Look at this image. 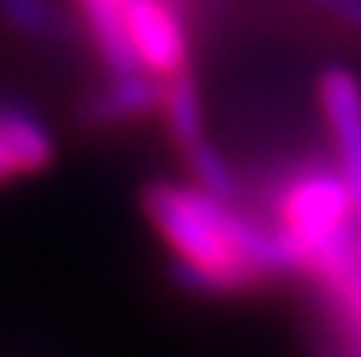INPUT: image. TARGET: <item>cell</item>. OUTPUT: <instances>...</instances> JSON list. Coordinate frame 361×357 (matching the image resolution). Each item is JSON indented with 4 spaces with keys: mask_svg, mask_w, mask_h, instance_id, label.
Returning <instances> with one entry per match:
<instances>
[{
    "mask_svg": "<svg viewBox=\"0 0 361 357\" xmlns=\"http://www.w3.org/2000/svg\"><path fill=\"white\" fill-rule=\"evenodd\" d=\"M179 154H183V165H186L193 186H200L204 193L221 196V200H239V193H242L239 175H235V168L228 165V158L218 151V144L211 137L190 144Z\"/></svg>",
    "mask_w": 361,
    "mask_h": 357,
    "instance_id": "obj_9",
    "label": "cell"
},
{
    "mask_svg": "<svg viewBox=\"0 0 361 357\" xmlns=\"http://www.w3.org/2000/svg\"><path fill=\"white\" fill-rule=\"evenodd\" d=\"M305 4H312L316 11H323L334 21H341L348 32L361 35V0H305Z\"/></svg>",
    "mask_w": 361,
    "mask_h": 357,
    "instance_id": "obj_11",
    "label": "cell"
},
{
    "mask_svg": "<svg viewBox=\"0 0 361 357\" xmlns=\"http://www.w3.org/2000/svg\"><path fill=\"white\" fill-rule=\"evenodd\" d=\"M179 4H183V7H186V0H179Z\"/></svg>",
    "mask_w": 361,
    "mask_h": 357,
    "instance_id": "obj_13",
    "label": "cell"
},
{
    "mask_svg": "<svg viewBox=\"0 0 361 357\" xmlns=\"http://www.w3.org/2000/svg\"><path fill=\"white\" fill-rule=\"evenodd\" d=\"M14 179H21V168L14 165V158H11L7 147L0 144V182H14Z\"/></svg>",
    "mask_w": 361,
    "mask_h": 357,
    "instance_id": "obj_12",
    "label": "cell"
},
{
    "mask_svg": "<svg viewBox=\"0 0 361 357\" xmlns=\"http://www.w3.org/2000/svg\"><path fill=\"white\" fill-rule=\"evenodd\" d=\"M81 11V21L88 28V39L106 67V74H130V70H144L130 35H126V18L123 7L126 0H74Z\"/></svg>",
    "mask_w": 361,
    "mask_h": 357,
    "instance_id": "obj_6",
    "label": "cell"
},
{
    "mask_svg": "<svg viewBox=\"0 0 361 357\" xmlns=\"http://www.w3.org/2000/svg\"><path fill=\"white\" fill-rule=\"evenodd\" d=\"M144 218L172 252V273L197 294H242L298 273L295 249L274 221H263L200 186L147 182Z\"/></svg>",
    "mask_w": 361,
    "mask_h": 357,
    "instance_id": "obj_1",
    "label": "cell"
},
{
    "mask_svg": "<svg viewBox=\"0 0 361 357\" xmlns=\"http://www.w3.org/2000/svg\"><path fill=\"white\" fill-rule=\"evenodd\" d=\"M361 203L341 168L309 165L295 172L274 207V225L295 249L298 273H312L323 284L337 277L361 252Z\"/></svg>",
    "mask_w": 361,
    "mask_h": 357,
    "instance_id": "obj_2",
    "label": "cell"
},
{
    "mask_svg": "<svg viewBox=\"0 0 361 357\" xmlns=\"http://www.w3.org/2000/svg\"><path fill=\"white\" fill-rule=\"evenodd\" d=\"M123 18L130 46L144 70L169 77L190 67L186 7L179 0H126Z\"/></svg>",
    "mask_w": 361,
    "mask_h": 357,
    "instance_id": "obj_3",
    "label": "cell"
},
{
    "mask_svg": "<svg viewBox=\"0 0 361 357\" xmlns=\"http://www.w3.org/2000/svg\"><path fill=\"white\" fill-rule=\"evenodd\" d=\"M316 102L337 158L361 203V77L351 67H326L316 81Z\"/></svg>",
    "mask_w": 361,
    "mask_h": 357,
    "instance_id": "obj_4",
    "label": "cell"
},
{
    "mask_svg": "<svg viewBox=\"0 0 361 357\" xmlns=\"http://www.w3.org/2000/svg\"><path fill=\"white\" fill-rule=\"evenodd\" d=\"M158 116L169 130V140L186 151L190 144L207 137L204 126V99H200V84L193 77V70H179L161 77V102H158Z\"/></svg>",
    "mask_w": 361,
    "mask_h": 357,
    "instance_id": "obj_8",
    "label": "cell"
},
{
    "mask_svg": "<svg viewBox=\"0 0 361 357\" xmlns=\"http://www.w3.org/2000/svg\"><path fill=\"white\" fill-rule=\"evenodd\" d=\"M158 102H161V77H154L151 70L109 74L106 84L81 102V123L92 130H113L133 119L158 116Z\"/></svg>",
    "mask_w": 361,
    "mask_h": 357,
    "instance_id": "obj_5",
    "label": "cell"
},
{
    "mask_svg": "<svg viewBox=\"0 0 361 357\" xmlns=\"http://www.w3.org/2000/svg\"><path fill=\"white\" fill-rule=\"evenodd\" d=\"M0 144L14 158L21 175H39L56 161V140L49 126L11 102H0Z\"/></svg>",
    "mask_w": 361,
    "mask_h": 357,
    "instance_id": "obj_7",
    "label": "cell"
},
{
    "mask_svg": "<svg viewBox=\"0 0 361 357\" xmlns=\"http://www.w3.org/2000/svg\"><path fill=\"white\" fill-rule=\"evenodd\" d=\"M0 18L32 39H53L60 32V14L49 0H0Z\"/></svg>",
    "mask_w": 361,
    "mask_h": 357,
    "instance_id": "obj_10",
    "label": "cell"
}]
</instances>
